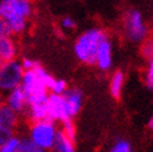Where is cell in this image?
I'll use <instances>...</instances> for the list:
<instances>
[{
    "label": "cell",
    "instance_id": "obj_1",
    "mask_svg": "<svg viewBox=\"0 0 153 152\" xmlns=\"http://www.w3.org/2000/svg\"><path fill=\"white\" fill-rule=\"evenodd\" d=\"M31 10L30 0H0V18L11 35L25 31Z\"/></svg>",
    "mask_w": 153,
    "mask_h": 152
},
{
    "label": "cell",
    "instance_id": "obj_2",
    "mask_svg": "<svg viewBox=\"0 0 153 152\" xmlns=\"http://www.w3.org/2000/svg\"><path fill=\"white\" fill-rule=\"evenodd\" d=\"M106 37V34L101 29H90L81 34L75 42V55L81 63L86 65H95L96 51L100 42Z\"/></svg>",
    "mask_w": 153,
    "mask_h": 152
},
{
    "label": "cell",
    "instance_id": "obj_3",
    "mask_svg": "<svg viewBox=\"0 0 153 152\" xmlns=\"http://www.w3.org/2000/svg\"><path fill=\"white\" fill-rule=\"evenodd\" d=\"M59 128L53 121L46 118L41 121H34L29 128V139L35 146L45 151L52 150Z\"/></svg>",
    "mask_w": 153,
    "mask_h": 152
},
{
    "label": "cell",
    "instance_id": "obj_4",
    "mask_svg": "<svg viewBox=\"0 0 153 152\" xmlns=\"http://www.w3.org/2000/svg\"><path fill=\"white\" fill-rule=\"evenodd\" d=\"M53 77L40 65L33 70L24 71L20 87L24 90L26 96H31L41 92H49L50 83Z\"/></svg>",
    "mask_w": 153,
    "mask_h": 152
},
{
    "label": "cell",
    "instance_id": "obj_5",
    "mask_svg": "<svg viewBox=\"0 0 153 152\" xmlns=\"http://www.w3.org/2000/svg\"><path fill=\"white\" fill-rule=\"evenodd\" d=\"M24 69L18 60L5 61L0 67V92L6 94L21 85Z\"/></svg>",
    "mask_w": 153,
    "mask_h": 152
},
{
    "label": "cell",
    "instance_id": "obj_6",
    "mask_svg": "<svg viewBox=\"0 0 153 152\" xmlns=\"http://www.w3.org/2000/svg\"><path fill=\"white\" fill-rule=\"evenodd\" d=\"M125 33L133 42H141L147 37V26L137 10H129L125 16Z\"/></svg>",
    "mask_w": 153,
    "mask_h": 152
},
{
    "label": "cell",
    "instance_id": "obj_7",
    "mask_svg": "<svg viewBox=\"0 0 153 152\" xmlns=\"http://www.w3.org/2000/svg\"><path fill=\"white\" fill-rule=\"evenodd\" d=\"M48 97L49 92L27 96V106L25 111L33 122L48 118Z\"/></svg>",
    "mask_w": 153,
    "mask_h": 152
},
{
    "label": "cell",
    "instance_id": "obj_8",
    "mask_svg": "<svg viewBox=\"0 0 153 152\" xmlns=\"http://www.w3.org/2000/svg\"><path fill=\"white\" fill-rule=\"evenodd\" d=\"M48 118L53 121V122H56V121L62 122V121L67 120L64 95L49 94V97H48Z\"/></svg>",
    "mask_w": 153,
    "mask_h": 152
},
{
    "label": "cell",
    "instance_id": "obj_9",
    "mask_svg": "<svg viewBox=\"0 0 153 152\" xmlns=\"http://www.w3.org/2000/svg\"><path fill=\"white\" fill-rule=\"evenodd\" d=\"M4 105L19 115V113L24 112L26 110L27 96L24 92V90L19 86L16 89L9 91V92H6V96L4 97Z\"/></svg>",
    "mask_w": 153,
    "mask_h": 152
},
{
    "label": "cell",
    "instance_id": "obj_10",
    "mask_svg": "<svg viewBox=\"0 0 153 152\" xmlns=\"http://www.w3.org/2000/svg\"><path fill=\"white\" fill-rule=\"evenodd\" d=\"M82 91L79 89H67L64 94L65 100V107H66V115L67 118H74L77 113L81 111L82 107Z\"/></svg>",
    "mask_w": 153,
    "mask_h": 152
},
{
    "label": "cell",
    "instance_id": "obj_11",
    "mask_svg": "<svg viewBox=\"0 0 153 152\" xmlns=\"http://www.w3.org/2000/svg\"><path fill=\"white\" fill-rule=\"evenodd\" d=\"M95 65L102 71H107L112 66V44L107 36L100 42L96 51Z\"/></svg>",
    "mask_w": 153,
    "mask_h": 152
},
{
    "label": "cell",
    "instance_id": "obj_12",
    "mask_svg": "<svg viewBox=\"0 0 153 152\" xmlns=\"http://www.w3.org/2000/svg\"><path fill=\"white\" fill-rule=\"evenodd\" d=\"M18 54V48L10 34H0V57L5 61L15 60Z\"/></svg>",
    "mask_w": 153,
    "mask_h": 152
},
{
    "label": "cell",
    "instance_id": "obj_13",
    "mask_svg": "<svg viewBox=\"0 0 153 152\" xmlns=\"http://www.w3.org/2000/svg\"><path fill=\"white\" fill-rule=\"evenodd\" d=\"M52 151L53 152H76L75 141L68 139L67 136H65L59 130L55 142H53V146H52Z\"/></svg>",
    "mask_w": 153,
    "mask_h": 152
},
{
    "label": "cell",
    "instance_id": "obj_14",
    "mask_svg": "<svg viewBox=\"0 0 153 152\" xmlns=\"http://www.w3.org/2000/svg\"><path fill=\"white\" fill-rule=\"evenodd\" d=\"M16 125H18V113H15L9 107L3 105L0 107V126L15 130Z\"/></svg>",
    "mask_w": 153,
    "mask_h": 152
},
{
    "label": "cell",
    "instance_id": "obj_15",
    "mask_svg": "<svg viewBox=\"0 0 153 152\" xmlns=\"http://www.w3.org/2000/svg\"><path fill=\"white\" fill-rule=\"evenodd\" d=\"M125 83V75L122 71H116L110 80V92L111 96L114 98H120L122 94V89H123Z\"/></svg>",
    "mask_w": 153,
    "mask_h": 152
},
{
    "label": "cell",
    "instance_id": "obj_16",
    "mask_svg": "<svg viewBox=\"0 0 153 152\" xmlns=\"http://www.w3.org/2000/svg\"><path fill=\"white\" fill-rule=\"evenodd\" d=\"M21 140L16 136H11L10 139H7L1 146H0V152H18L20 147Z\"/></svg>",
    "mask_w": 153,
    "mask_h": 152
},
{
    "label": "cell",
    "instance_id": "obj_17",
    "mask_svg": "<svg viewBox=\"0 0 153 152\" xmlns=\"http://www.w3.org/2000/svg\"><path fill=\"white\" fill-rule=\"evenodd\" d=\"M67 83L65 80H61V79H55L53 77L52 82L50 83V87L49 91L51 94H55V95H64L67 90Z\"/></svg>",
    "mask_w": 153,
    "mask_h": 152
},
{
    "label": "cell",
    "instance_id": "obj_18",
    "mask_svg": "<svg viewBox=\"0 0 153 152\" xmlns=\"http://www.w3.org/2000/svg\"><path fill=\"white\" fill-rule=\"evenodd\" d=\"M62 127H61V132H62L65 136H67L68 139H71L75 141V137H76V126L74 124V121L71 118H67L65 121H62Z\"/></svg>",
    "mask_w": 153,
    "mask_h": 152
},
{
    "label": "cell",
    "instance_id": "obj_19",
    "mask_svg": "<svg viewBox=\"0 0 153 152\" xmlns=\"http://www.w3.org/2000/svg\"><path fill=\"white\" fill-rule=\"evenodd\" d=\"M18 152H49V151H45V150H42L40 147L35 146L30 140L25 139V140H21L20 147H19Z\"/></svg>",
    "mask_w": 153,
    "mask_h": 152
},
{
    "label": "cell",
    "instance_id": "obj_20",
    "mask_svg": "<svg viewBox=\"0 0 153 152\" xmlns=\"http://www.w3.org/2000/svg\"><path fill=\"white\" fill-rule=\"evenodd\" d=\"M141 52L146 59L153 60V39H148L146 41H143Z\"/></svg>",
    "mask_w": 153,
    "mask_h": 152
},
{
    "label": "cell",
    "instance_id": "obj_21",
    "mask_svg": "<svg viewBox=\"0 0 153 152\" xmlns=\"http://www.w3.org/2000/svg\"><path fill=\"white\" fill-rule=\"evenodd\" d=\"M110 152H132V148H131V145H129L128 141L120 140L112 146Z\"/></svg>",
    "mask_w": 153,
    "mask_h": 152
},
{
    "label": "cell",
    "instance_id": "obj_22",
    "mask_svg": "<svg viewBox=\"0 0 153 152\" xmlns=\"http://www.w3.org/2000/svg\"><path fill=\"white\" fill-rule=\"evenodd\" d=\"M22 69H24V71H27V70H33L35 69L36 66H39V63L36 61V60L34 59H30V57H24L20 61Z\"/></svg>",
    "mask_w": 153,
    "mask_h": 152
},
{
    "label": "cell",
    "instance_id": "obj_23",
    "mask_svg": "<svg viewBox=\"0 0 153 152\" xmlns=\"http://www.w3.org/2000/svg\"><path fill=\"white\" fill-rule=\"evenodd\" d=\"M146 86L149 90H153V60H149V65L146 72Z\"/></svg>",
    "mask_w": 153,
    "mask_h": 152
},
{
    "label": "cell",
    "instance_id": "obj_24",
    "mask_svg": "<svg viewBox=\"0 0 153 152\" xmlns=\"http://www.w3.org/2000/svg\"><path fill=\"white\" fill-rule=\"evenodd\" d=\"M11 136H14V130L0 126V146H1L7 139H10Z\"/></svg>",
    "mask_w": 153,
    "mask_h": 152
},
{
    "label": "cell",
    "instance_id": "obj_25",
    "mask_svg": "<svg viewBox=\"0 0 153 152\" xmlns=\"http://www.w3.org/2000/svg\"><path fill=\"white\" fill-rule=\"evenodd\" d=\"M61 26L64 29H67V30H72L76 28V21L70 16H66L61 20Z\"/></svg>",
    "mask_w": 153,
    "mask_h": 152
},
{
    "label": "cell",
    "instance_id": "obj_26",
    "mask_svg": "<svg viewBox=\"0 0 153 152\" xmlns=\"http://www.w3.org/2000/svg\"><path fill=\"white\" fill-rule=\"evenodd\" d=\"M0 34H10V31L7 30L6 25L4 24V21L1 20V18H0ZM11 35V34H10Z\"/></svg>",
    "mask_w": 153,
    "mask_h": 152
},
{
    "label": "cell",
    "instance_id": "obj_27",
    "mask_svg": "<svg viewBox=\"0 0 153 152\" xmlns=\"http://www.w3.org/2000/svg\"><path fill=\"white\" fill-rule=\"evenodd\" d=\"M148 127L151 128V130H153V113H152V116L148 120Z\"/></svg>",
    "mask_w": 153,
    "mask_h": 152
},
{
    "label": "cell",
    "instance_id": "obj_28",
    "mask_svg": "<svg viewBox=\"0 0 153 152\" xmlns=\"http://www.w3.org/2000/svg\"><path fill=\"white\" fill-rule=\"evenodd\" d=\"M3 105H4V95L0 92V107H1Z\"/></svg>",
    "mask_w": 153,
    "mask_h": 152
},
{
    "label": "cell",
    "instance_id": "obj_29",
    "mask_svg": "<svg viewBox=\"0 0 153 152\" xmlns=\"http://www.w3.org/2000/svg\"><path fill=\"white\" fill-rule=\"evenodd\" d=\"M3 64H4V61H3V60H1V57H0V67H1V66H3Z\"/></svg>",
    "mask_w": 153,
    "mask_h": 152
}]
</instances>
